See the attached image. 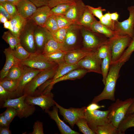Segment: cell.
I'll use <instances>...</instances> for the list:
<instances>
[{"label":"cell","mask_w":134,"mask_h":134,"mask_svg":"<svg viewBox=\"0 0 134 134\" xmlns=\"http://www.w3.org/2000/svg\"><path fill=\"white\" fill-rule=\"evenodd\" d=\"M7 1L11 2L16 6L20 1V0H6Z\"/></svg>","instance_id":"61"},{"label":"cell","mask_w":134,"mask_h":134,"mask_svg":"<svg viewBox=\"0 0 134 134\" xmlns=\"http://www.w3.org/2000/svg\"><path fill=\"white\" fill-rule=\"evenodd\" d=\"M0 4L5 8L12 18L19 14L16 6L13 3L6 1Z\"/></svg>","instance_id":"44"},{"label":"cell","mask_w":134,"mask_h":134,"mask_svg":"<svg viewBox=\"0 0 134 134\" xmlns=\"http://www.w3.org/2000/svg\"><path fill=\"white\" fill-rule=\"evenodd\" d=\"M66 53L60 50L53 52L43 54L48 59L59 65L65 62V57Z\"/></svg>","instance_id":"31"},{"label":"cell","mask_w":134,"mask_h":134,"mask_svg":"<svg viewBox=\"0 0 134 134\" xmlns=\"http://www.w3.org/2000/svg\"><path fill=\"white\" fill-rule=\"evenodd\" d=\"M58 66L57 65L54 67L42 71L38 73L25 87L23 95L33 96L39 87L47 80L53 78Z\"/></svg>","instance_id":"8"},{"label":"cell","mask_w":134,"mask_h":134,"mask_svg":"<svg viewBox=\"0 0 134 134\" xmlns=\"http://www.w3.org/2000/svg\"><path fill=\"white\" fill-rule=\"evenodd\" d=\"M44 27L51 33L57 31L59 28L58 27L56 16L50 15L47 19Z\"/></svg>","instance_id":"38"},{"label":"cell","mask_w":134,"mask_h":134,"mask_svg":"<svg viewBox=\"0 0 134 134\" xmlns=\"http://www.w3.org/2000/svg\"><path fill=\"white\" fill-rule=\"evenodd\" d=\"M0 13L6 17L8 21L10 20L12 18L5 8L0 4Z\"/></svg>","instance_id":"54"},{"label":"cell","mask_w":134,"mask_h":134,"mask_svg":"<svg viewBox=\"0 0 134 134\" xmlns=\"http://www.w3.org/2000/svg\"><path fill=\"white\" fill-rule=\"evenodd\" d=\"M9 127H0V134H11V132L9 129Z\"/></svg>","instance_id":"55"},{"label":"cell","mask_w":134,"mask_h":134,"mask_svg":"<svg viewBox=\"0 0 134 134\" xmlns=\"http://www.w3.org/2000/svg\"><path fill=\"white\" fill-rule=\"evenodd\" d=\"M68 28H59L55 32L51 33L52 36L57 41L62 44L65 40Z\"/></svg>","instance_id":"42"},{"label":"cell","mask_w":134,"mask_h":134,"mask_svg":"<svg viewBox=\"0 0 134 134\" xmlns=\"http://www.w3.org/2000/svg\"><path fill=\"white\" fill-rule=\"evenodd\" d=\"M9 30L14 36L19 38L20 33L25 26L27 19L22 17L19 14L12 18Z\"/></svg>","instance_id":"23"},{"label":"cell","mask_w":134,"mask_h":134,"mask_svg":"<svg viewBox=\"0 0 134 134\" xmlns=\"http://www.w3.org/2000/svg\"><path fill=\"white\" fill-rule=\"evenodd\" d=\"M75 124L80 132L84 134H95V133L88 126L86 119L85 118L79 120Z\"/></svg>","instance_id":"40"},{"label":"cell","mask_w":134,"mask_h":134,"mask_svg":"<svg viewBox=\"0 0 134 134\" xmlns=\"http://www.w3.org/2000/svg\"><path fill=\"white\" fill-rule=\"evenodd\" d=\"M26 96L24 94L18 98L6 100L2 105V107L13 108L17 110V116L20 119L27 118L34 112L35 107L34 105L29 104L25 102Z\"/></svg>","instance_id":"7"},{"label":"cell","mask_w":134,"mask_h":134,"mask_svg":"<svg viewBox=\"0 0 134 134\" xmlns=\"http://www.w3.org/2000/svg\"><path fill=\"white\" fill-rule=\"evenodd\" d=\"M95 133L97 134H120L117 128L110 122L97 127Z\"/></svg>","instance_id":"32"},{"label":"cell","mask_w":134,"mask_h":134,"mask_svg":"<svg viewBox=\"0 0 134 134\" xmlns=\"http://www.w3.org/2000/svg\"><path fill=\"white\" fill-rule=\"evenodd\" d=\"M12 51L14 56L20 61L26 60L31 54L26 50L20 43L16 46L14 49L12 50Z\"/></svg>","instance_id":"36"},{"label":"cell","mask_w":134,"mask_h":134,"mask_svg":"<svg viewBox=\"0 0 134 134\" xmlns=\"http://www.w3.org/2000/svg\"><path fill=\"white\" fill-rule=\"evenodd\" d=\"M82 48L96 51L101 46L107 43L109 39L102 34L82 26Z\"/></svg>","instance_id":"4"},{"label":"cell","mask_w":134,"mask_h":134,"mask_svg":"<svg viewBox=\"0 0 134 134\" xmlns=\"http://www.w3.org/2000/svg\"><path fill=\"white\" fill-rule=\"evenodd\" d=\"M3 52L6 57L5 64L0 72V80L3 79L10 68L14 66L19 64L20 60L14 56L12 50L9 47L5 48Z\"/></svg>","instance_id":"19"},{"label":"cell","mask_w":134,"mask_h":134,"mask_svg":"<svg viewBox=\"0 0 134 134\" xmlns=\"http://www.w3.org/2000/svg\"><path fill=\"white\" fill-rule=\"evenodd\" d=\"M101 61L99 57L96 50L85 56L77 64L80 68L86 69L88 72H94L101 74Z\"/></svg>","instance_id":"13"},{"label":"cell","mask_w":134,"mask_h":134,"mask_svg":"<svg viewBox=\"0 0 134 134\" xmlns=\"http://www.w3.org/2000/svg\"><path fill=\"white\" fill-rule=\"evenodd\" d=\"M103 16L107 20H112L111 17V13L109 12L108 11Z\"/></svg>","instance_id":"60"},{"label":"cell","mask_w":134,"mask_h":134,"mask_svg":"<svg viewBox=\"0 0 134 134\" xmlns=\"http://www.w3.org/2000/svg\"><path fill=\"white\" fill-rule=\"evenodd\" d=\"M51 9L48 5L37 7L30 18L37 25L44 27L47 19L51 15Z\"/></svg>","instance_id":"20"},{"label":"cell","mask_w":134,"mask_h":134,"mask_svg":"<svg viewBox=\"0 0 134 134\" xmlns=\"http://www.w3.org/2000/svg\"><path fill=\"white\" fill-rule=\"evenodd\" d=\"M2 38L12 50H14L16 46L20 43L19 39L13 35L9 30L4 33Z\"/></svg>","instance_id":"34"},{"label":"cell","mask_w":134,"mask_h":134,"mask_svg":"<svg viewBox=\"0 0 134 134\" xmlns=\"http://www.w3.org/2000/svg\"><path fill=\"white\" fill-rule=\"evenodd\" d=\"M4 28L9 30L10 27V21H7L3 24Z\"/></svg>","instance_id":"59"},{"label":"cell","mask_w":134,"mask_h":134,"mask_svg":"<svg viewBox=\"0 0 134 134\" xmlns=\"http://www.w3.org/2000/svg\"><path fill=\"white\" fill-rule=\"evenodd\" d=\"M77 0H50L48 5L51 9L56 5L63 3L74 4Z\"/></svg>","instance_id":"48"},{"label":"cell","mask_w":134,"mask_h":134,"mask_svg":"<svg viewBox=\"0 0 134 134\" xmlns=\"http://www.w3.org/2000/svg\"><path fill=\"white\" fill-rule=\"evenodd\" d=\"M89 29L94 32L103 35L109 39L113 38L116 35L114 31L103 24L96 19Z\"/></svg>","instance_id":"25"},{"label":"cell","mask_w":134,"mask_h":134,"mask_svg":"<svg viewBox=\"0 0 134 134\" xmlns=\"http://www.w3.org/2000/svg\"><path fill=\"white\" fill-rule=\"evenodd\" d=\"M6 1H7L6 0H0V3H2Z\"/></svg>","instance_id":"62"},{"label":"cell","mask_w":134,"mask_h":134,"mask_svg":"<svg viewBox=\"0 0 134 134\" xmlns=\"http://www.w3.org/2000/svg\"><path fill=\"white\" fill-rule=\"evenodd\" d=\"M52 35L44 27L37 25L34 31V36L36 52L42 53L44 46Z\"/></svg>","instance_id":"16"},{"label":"cell","mask_w":134,"mask_h":134,"mask_svg":"<svg viewBox=\"0 0 134 134\" xmlns=\"http://www.w3.org/2000/svg\"><path fill=\"white\" fill-rule=\"evenodd\" d=\"M134 51V30L133 37L129 45L126 49L123 54L117 62H124L125 63L129 59L130 57Z\"/></svg>","instance_id":"41"},{"label":"cell","mask_w":134,"mask_h":134,"mask_svg":"<svg viewBox=\"0 0 134 134\" xmlns=\"http://www.w3.org/2000/svg\"><path fill=\"white\" fill-rule=\"evenodd\" d=\"M37 25L31 18L27 19L26 23L21 32L19 37L20 44L31 54L36 52L34 31Z\"/></svg>","instance_id":"5"},{"label":"cell","mask_w":134,"mask_h":134,"mask_svg":"<svg viewBox=\"0 0 134 134\" xmlns=\"http://www.w3.org/2000/svg\"><path fill=\"white\" fill-rule=\"evenodd\" d=\"M94 51L82 48L66 53L65 59L66 63L71 64L77 63L85 56Z\"/></svg>","instance_id":"22"},{"label":"cell","mask_w":134,"mask_h":134,"mask_svg":"<svg viewBox=\"0 0 134 134\" xmlns=\"http://www.w3.org/2000/svg\"><path fill=\"white\" fill-rule=\"evenodd\" d=\"M134 127V113L126 115L117 128L120 134H124L128 128Z\"/></svg>","instance_id":"27"},{"label":"cell","mask_w":134,"mask_h":134,"mask_svg":"<svg viewBox=\"0 0 134 134\" xmlns=\"http://www.w3.org/2000/svg\"><path fill=\"white\" fill-rule=\"evenodd\" d=\"M23 68L22 66L16 65L14 66L10 69L4 79L14 80H19L23 73Z\"/></svg>","instance_id":"33"},{"label":"cell","mask_w":134,"mask_h":134,"mask_svg":"<svg viewBox=\"0 0 134 134\" xmlns=\"http://www.w3.org/2000/svg\"><path fill=\"white\" fill-rule=\"evenodd\" d=\"M82 26L73 24L68 28L66 35L62 44L61 50L66 53L82 48Z\"/></svg>","instance_id":"3"},{"label":"cell","mask_w":134,"mask_h":134,"mask_svg":"<svg viewBox=\"0 0 134 134\" xmlns=\"http://www.w3.org/2000/svg\"><path fill=\"white\" fill-rule=\"evenodd\" d=\"M134 102V98L127 99L124 100L117 99L108 107L109 122L117 128L119 123L126 115L129 107Z\"/></svg>","instance_id":"2"},{"label":"cell","mask_w":134,"mask_h":134,"mask_svg":"<svg viewBox=\"0 0 134 134\" xmlns=\"http://www.w3.org/2000/svg\"><path fill=\"white\" fill-rule=\"evenodd\" d=\"M56 17L59 28H68L74 24L65 15H57Z\"/></svg>","instance_id":"45"},{"label":"cell","mask_w":134,"mask_h":134,"mask_svg":"<svg viewBox=\"0 0 134 134\" xmlns=\"http://www.w3.org/2000/svg\"><path fill=\"white\" fill-rule=\"evenodd\" d=\"M133 113H134V102L131 104L129 107L127 112L126 115Z\"/></svg>","instance_id":"57"},{"label":"cell","mask_w":134,"mask_h":134,"mask_svg":"<svg viewBox=\"0 0 134 134\" xmlns=\"http://www.w3.org/2000/svg\"><path fill=\"white\" fill-rule=\"evenodd\" d=\"M88 72V71L83 68H77L51 82L50 85L53 87L55 84L60 81L67 80H74L77 79H80L84 76Z\"/></svg>","instance_id":"24"},{"label":"cell","mask_w":134,"mask_h":134,"mask_svg":"<svg viewBox=\"0 0 134 134\" xmlns=\"http://www.w3.org/2000/svg\"><path fill=\"white\" fill-rule=\"evenodd\" d=\"M19 64L42 71L52 68L58 65L47 59L42 53L38 52L31 54L26 60L20 61Z\"/></svg>","instance_id":"6"},{"label":"cell","mask_w":134,"mask_h":134,"mask_svg":"<svg viewBox=\"0 0 134 134\" xmlns=\"http://www.w3.org/2000/svg\"><path fill=\"white\" fill-rule=\"evenodd\" d=\"M132 38L128 35L116 34L109 39L112 56L111 64L117 62L120 59L129 45Z\"/></svg>","instance_id":"9"},{"label":"cell","mask_w":134,"mask_h":134,"mask_svg":"<svg viewBox=\"0 0 134 134\" xmlns=\"http://www.w3.org/2000/svg\"><path fill=\"white\" fill-rule=\"evenodd\" d=\"M87 7L81 17L78 24L80 26L90 28L91 25L96 19Z\"/></svg>","instance_id":"29"},{"label":"cell","mask_w":134,"mask_h":134,"mask_svg":"<svg viewBox=\"0 0 134 134\" xmlns=\"http://www.w3.org/2000/svg\"><path fill=\"white\" fill-rule=\"evenodd\" d=\"M62 43L55 40L51 36L46 43L42 54L49 53L61 50Z\"/></svg>","instance_id":"28"},{"label":"cell","mask_w":134,"mask_h":134,"mask_svg":"<svg viewBox=\"0 0 134 134\" xmlns=\"http://www.w3.org/2000/svg\"><path fill=\"white\" fill-rule=\"evenodd\" d=\"M3 113L5 117L10 124L14 118L17 116L18 114L17 111L16 109L10 107H7L6 110Z\"/></svg>","instance_id":"46"},{"label":"cell","mask_w":134,"mask_h":134,"mask_svg":"<svg viewBox=\"0 0 134 134\" xmlns=\"http://www.w3.org/2000/svg\"><path fill=\"white\" fill-rule=\"evenodd\" d=\"M10 123L5 117L3 113L0 115V127H9Z\"/></svg>","instance_id":"53"},{"label":"cell","mask_w":134,"mask_h":134,"mask_svg":"<svg viewBox=\"0 0 134 134\" xmlns=\"http://www.w3.org/2000/svg\"><path fill=\"white\" fill-rule=\"evenodd\" d=\"M110 51L111 47L109 41L107 43L100 47L97 50V52L99 57L102 60L106 57Z\"/></svg>","instance_id":"43"},{"label":"cell","mask_w":134,"mask_h":134,"mask_svg":"<svg viewBox=\"0 0 134 134\" xmlns=\"http://www.w3.org/2000/svg\"><path fill=\"white\" fill-rule=\"evenodd\" d=\"M125 63L117 62L111 64L103 90L100 94L94 98L92 102L97 103L105 100L112 101L115 100V93L116 85L119 77L120 69Z\"/></svg>","instance_id":"1"},{"label":"cell","mask_w":134,"mask_h":134,"mask_svg":"<svg viewBox=\"0 0 134 134\" xmlns=\"http://www.w3.org/2000/svg\"><path fill=\"white\" fill-rule=\"evenodd\" d=\"M128 10L129 13L128 18L121 22L115 21L114 31L117 35H128L132 38L134 30V5L129 7Z\"/></svg>","instance_id":"11"},{"label":"cell","mask_w":134,"mask_h":134,"mask_svg":"<svg viewBox=\"0 0 134 134\" xmlns=\"http://www.w3.org/2000/svg\"><path fill=\"white\" fill-rule=\"evenodd\" d=\"M119 15L117 12L111 13V19L114 21H118Z\"/></svg>","instance_id":"56"},{"label":"cell","mask_w":134,"mask_h":134,"mask_svg":"<svg viewBox=\"0 0 134 134\" xmlns=\"http://www.w3.org/2000/svg\"><path fill=\"white\" fill-rule=\"evenodd\" d=\"M19 80L3 79L0 80V85L8 91H15L18 87Z\"/></svg>","instance_id":"37"},{"label":"cell","mask_w":134,"mask_h":134,"mask_svg":"<svg viewBox=\"0 0 134 134\" xmlns=\"http://www.w3.org/2000/svg\"><path fill=\"white\" fill-rule=\"evenodd\" d=\"M87 6L92 14L100 19L103 16V12L106 11L104 9H102L101 6L95 8L89 5Z\"/></svg>","instance_id":"47"},{"label":"cell","mask_w":134,"mask_h":134,"mask_svg":"<svg viewBox=\"0 0 134 134\" xmlns=\"http://www.w3.org/2000/svg\"><path fill=\"white\" fill-rule=\"evenodd\" d=\"M74 4H58L51 9L50 15L56 16L65 15Z\"/></svg>","instance_id":"35"},{"label":"cell","mask_w":134,"mask_h":134,"mask_svg":"<svg viewBox=\"0 0 134 134\" xmlns=\"http://www.w3.org/2000/svg\"><path fill=\"white\" fill-rule=\"evenodd\" d=\"M22 66L23 70V74L20 79L17 89L15 91L18 97L23 95V91L26 86L38 73L43 71Z\"/></svg>","instance_id":"15"},{"label":"cell","mask_w":134,"mask_h":134,"mask_svg":"<svg viewBox=\"0 0 134 134\" xmlns=\"http://www.w3.org/2000/svg\"><path fill=\"white\" fill-rule=\"evenodd\" d=\"M58 108L56 106H54L53 109L50 111L45 110L50 118L55 122L61 133L62 134H79V133L72 130L59 118L58 115Z\"/></svg>","instance_id":"18"},{"label":"cell","mask_w":134,"mask_h":134,"mask_svg":"<svg viewBox=\"0 0 134 134\" xmlns=\"http://www.w3.org/2000/svg\"><path fill=\"white\" fill-rule=\"evenodd\" d=\"M55 105L59 109L60 114L63 116L64 120L72 128L79 120L84 118L85 112L87 110L86 107L80 108L70 107L68 109H66L56 102Z\"/></svg>","instance_id":"12"},{"label":"cell","mask_w":134,"mask_h":134,"mask_svg":"<svg viewBox=\"0 0 134 134\" xmlns=\"http://www.w3.org/2000/svg\"><path fill=\"white\" fill-rule=\"evenodd\" d=\"M17 97L15 91H8L0 85V102L2 105L6 100Z\"/></svg>","instance_id":"39"},{"label":"cell","mask_w":134,"mask_h":134,"mask_svg":"<svg viewBox=\"0 0 134 134\" xmlns=\"http://www.w3.org/2000/svg\"><path fill=\"white\" fill-rule=\"evenodd\" d=\"M109 113L108 109L104 111L86 110L84 118L87 120L89 127L95 133L97 127L104 125L109 122L108 117Z\"/></svg>","instance_id":"10"},{"label":"cell","mask_w":134,"mask_h":134,"mask_svg":"<svg viewBox=\"0 0 134 134\" xmlns=\"http://www.w3.org/2000/svg\"><path fill=\"white\" fill-rule=\"evenodd\" d=\"M7 18L5 16L0 13V22L2 23H4L8 21Z\"/></svg>","instance_id":"58"},{"label":"cell","mask_w":134,"mask_h":134,"mask_svg":"<svg viewBox=\"0 0 134 134\" xmlns=\"http://www.w3.org/2000/svg\"><path fill=\"white\" fill-rule=\"evenodd\" d=\"M111 50L106 57L102 60L101 63V74L102 76V82L105 84L107 76L109 72L111 61Z\"/></svg>","instance_id":"30"},{"label":"cell","mask_w":134,"mask_h":134,"mask_svg":"<svg viewBox=\"0 0 134 134\" xmlns=\"http://www.w3.org/2000/svg\"><path fill=\"white\" fill-rule=\"evenodd\" d=\"M16 6L19 15L26 19L30 18L37 8L29 0H20Z\"/></svg>","instance_id":"21"},{"label":"cell","mask_w":134,"mask_h":134,"mask_svg":"<svg viewBox=\"0 0 134 134\" xmlns=\"http://www.w3.org/2000/svg\"><path fill=\"white\" fill-rule=\"evenodd\" d=\"M105 107L104 105H100L98 104L97 103L92 102L86 107V109L88 111H92L97 110Z\"/></svg>","instance_id":"52"},{"label":"cell","mask_w":134,"mask_h":134,"mask_svg":"<svg viewBox=\"0 0 134 134\" xmlns=\"http://www.w3.org/2000/svg\"><path fill=\"white\" fill-rule=\"evenodd\" d=\"M86 7L82 0H77L65 15L74 24H78Z\"/></svg>","instance_id":"17"},{"label":"cell","mask_w":134,"mask_h":134,"mask_svg":"<svg viewBox=\"0 0 134 134\" xmlns=\"http://www.w3.org/2000/svg\"><path fill=\"white\" fill-rule=\"evenodd\" d=\"M79 68L80 67L77 63L71 64L65 62L58 65L54 76L51 79L52 82L64 75L70 71Z\"/></svg>","instance_id":"26"},{"label":"cell","mask_w":134,"mask_h":134,"mask_svg":"<svg viewBox=\"0 0 134 134\" xmlns=\"http://www.w3.org/2000/svg\"><path fill=\"white\" fill-rule=\"evenodd\" d=\"M99 21L101 23L114 31L115 21L106 19L103 16Z\"/></svg>","instance_id":"50"},{"label":"cell","mask_w":134,"mask_h":134,"mask_svg":"<svg viewBox=\"0 0 134 134\" xmlns=\"http://www.w3.org/2000/svg\"><path fill=\"white\" fill-rule=\"evenodd\" d=\"M54 96L53 94L50 92L36 96H27L25 101L29 104L38 106L43 110H49L55 105Z\"/></svg>","instance_id":"14"},{"label":"cell","mask_w":134,"mask_h":134,"mask_svg":"<svg viewBox=\"0 0 134 134\" xmlns=\"http://www.w3.org/2000/svg\"><path fill=\"white\" fill-rule=\"evenodd\" d=\"M37 7L48 5L50 0H29Z\"/></svg>","instance_id":"51"},{"label":"cell","mask_w":134,"mask_h":134,"mask_svg":"<svg viewBox=\"0 0 134 134\" xmlns=\"http://www.w3.org/2000/svg\"><path fill=\"white\" fill-rule=\"evenodd\" d=\"M33 132L30 134H43V123L38 120L35 121L33 126Z\"/></svg>","instance_id":"49"}]
</instances>
